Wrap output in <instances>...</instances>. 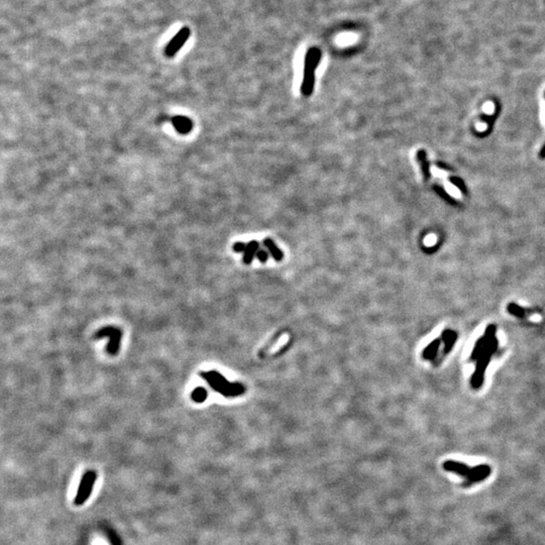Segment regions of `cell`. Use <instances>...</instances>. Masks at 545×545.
I'll return each mask as SVG.
<instances>
[{
    "label": "cell",
    "instance_id": "cell-14",
    "mask_svg": "<svg viewBox=\"0 0 545 545\" xmlns=\"http://www.w3.org/2000/svg\"><path fill=\"white\" fill-rule=\"evenodd\" d=\"M191 398L196 403H202L207 398V392L204 388L198 387V388L193 390V392L191 394Z\"/></svg>",
    "mask_w": 545,
    "mask_h": 545
},
{
    "label": "cell",
    "instance_id": "cell-9",
    "mask_svg": "<svg viewBox=\"0 0 545 545\" xmlns=\"http://www.w3.org/2000/svg\"><path fill=\"white\" fill-rule=\"evenodd\" d=\"M260 251V244L257 240H251L249 243L246 244V249L243 253V257H242V261L245 265H250L253 260L255 259V257L257 256L258 252Z\"/></svg>",
    "mask_w": 545,
    "mask_h": 545
},
{
    "label": "cell",
    "instance_id": "cell-3",
    "mask_svg": "<svg viewBox=\"0 0 545 545\" xmlns=\"http://www.w3.org/2000/svg\"><path fill=\"white\" fill-rule=\"evenodd\" d=\"M200 377L203 378L214 391L225 396V397H236V396L243 394L245 391L244 386L239 383H229L216 370L203 371V373H200Z\"/></svg>",
    "mask_w": 545,
    "mask_h": 545
},
{
    "label": "cell",
    "instance_id": "cell-2",
    "mask_svg": "<svg viewBox=\"0 0 545 545\" xmlns=\"http://www.w3.org/2000/svg\"><path fill=\"white\" fill-rule=\"evenodd\" d=\"M443 468L448 472L454 473L464 479L462 483L463 488H469L475 484L481 483L488 479L491 475L492 469L488 464H480L478 466L470 467L463 462L455 460H447L442 464Z\"/></svg>",
    "mask_w": 545,
    "mask_h": 545
},
{
    "label": "cell",
    "instance_id": "cell-1",
    "mask_svg": "<svg viewBox=\"0 0 545 545\" xmlns=\"http://www.w3.org/2000/svg\"><path fill=\"white\" fill-rule=\"evenodd\" d=\"M499 341L496 336V326L489 325L484 335L477 340L469 360L476 363V369L470 379L474 389L483 386L486 369L491 362V358L498 351Z\"/></svg>",
    "mask_w": 545,
    "mask_h": 545
},
{
    "label": "cell",
    "instance_id": "cell-4",
    "mask_svg": "<svg viewBox=\"0 0 545 545\" xmlns=\"http://www.w3.org/2000/svg\"><path fill=\"white\" fill-rule=\"evenodd\" d=\"M321 59L320 49L316 47L310 48L305 57L303 81L301 85V94L304 97H309L313 93L315 84V72Z\"/></svg>",
    "mask_w": 545,
    "mask_h": 545
},
{
    "label": "cell",
    "instance_id": "cell-7",
    "mask_svg": "<svg viewBox=\"0 0 545 545\" xmlns=\"http://www.w3.org/2000/svg\"><path fill=\"white\" fill-rule=\"evenodd\" d=\"M416 160L420 166V169H421V173H422V176H423V179L424 181L428 182L430 179H431V171H430V163L428 161V158H427V154L424 150H418L417 151V154H416Z\"/></svg>",
    "mask_w": 545,
    "mask_h": 545
},
{
    "label": "cell",
    "instance_id": "cell-13",
    "mask_svg": "<svg viewBox=\"0 0 545 545\" xmlns=\"http://www.w3.org/2000/svg\"><path fill=\"white\" fill-rule=\"evenodd\" d=\"M507 311H508L511 315H513V316H515V317H518V318H525V317H527V316L533 314V311H532V310H530V309H525V308H523V307H521V306L517 305V304L514 303V302H511V303H509V304L507 305Z\"/></svg>",
    "mask_w": 545,
    "mask_h": 545
},
{
    "label": "cell",
    "instance_id": "cell-10",
    "mask_svg": "<svg viewBox=\"0 0 545 545\" xmlns=\"http://www.w3.org/2000/svg\"><path fill=\"white\" fill-rule=\"evenodd\" d=\"M442 341L444 342V349H443V354H449L451 352V350L454 348V345L457 339V334L455 331L454 330H451V329H448V330H444L442 332Z\"/></svg>",
    "mask_w": 545,
    "mask_h": 545
},
{
    "label": "cell",
    "instance_id": "cell-18",
    "mask_svg": "<svg viewBox=\"0 0 545 545\" xmlns=\"http://www.w3.org/2000/svg\"><path fill=\"white\" fill-rule=\"evenodd\" d=\"M257 258H258V260H259L260 262L266 263V262L268 261V259H269V254H268L265 250H260V251L258 252V254H257Z\"/></svg>",
    "mask_w": 545,
    "mask_h": 545
},
{
    "label": "cell",
    "instance_id": "cell-19",
    "mask_svg": "<svg viewBox=\"0 0 545 545\" xmlns=\"http://www.w3.org/2000/svg\"><path fill=\"white\" fill-rule=\"evenodd\" d=\"M436 167H437V168H439V169H441V170H447V171H451V170H453L452 168L448 167V165H445V164H443V163H440V162L436 163Z\"/></svg>",
    "mask_w": 545,
    "mask_h": 545
},
{
    "label": "cell",
    "instance_id": "cell-16",
    "mask_svg": "<svg viewBox=\"0 0 545 545\" xmlns=\"http://www.w3.org/2000/svg\"><path fill=\"white\" fill-rule=\"evenodd\" d=\"M450 182H451L454 186H455L463 195H467L466 186H465L464 182H463L461 179H459V178H457V177H451V178H450Z\"/></svg>",
    "mask_w": 545,
    "mask_h": 545
},
{
    "label": "cell",
    "instance_id": "cell-8",
    "mask_svg": "<svg viewBox=\"0 0 545 545\" xmlns=\"http://www.w3.org/2000/svg\"><path fill=\"white\" fill-rule=\"evenodd\" d=\"M96 478H97V474L95 470H93V474H92V477L87 485V487L84 489V491L79 494V495H76L75 499H74V505L76 506H82L91 496L92 494V491H93V487H94V484L96 482Z\"/></svg>",
    "mask_w": 545,
    "mask_h": 545
},
{
    "label": "cell",
    "instance_id": "cell-5",
    "mask_svg": "<svg viewBox=\"0 0 545 545\" xmlns=\"http://www.w3.org/2000/svg\"><path fill=\"white\" fill-rule=\"evenodd\" d=\"M104 337H108L110 339L108 345L106 346L107 354L110 356H116L119 351L122 331L114 326H105L99 329L94 335V338L96 339H101Z\"/></svg>",
    "mask_w": 545,
    "mask_h": 545
},
{
    "label": "cell",
    "instance_id": "cell-15",
    "mask_svg": "<svg viewBox=\"0 0 545 545\" xmlns=\"http://www.w3.org/2000/svg\"><path fill=\"white\" fill-rule=\"evenodd\" d=\"M433 189H434V191H435L441 198H443V199H444L445 201H447L448 203H450V204H452V205H456V201L454 199V198H452V197L449 195V193H448L447 191H444V189H443L440 185H438V184L434 185V186H433Z\"/></svg>",
    "mask_w": 545,
    "mask_h": 545
},
{
    "label": "cell",
    "instance_id": "cell-12",
    "mask_svg": "<svg viewBox=\"0 0 545 545\" xmlns=\"http://www.w3.org/2000/svg\"><path fill=\"white\" fill-rule=\"evenodd\" d=\"M440 343L441 339H434L431 343H429L422 353V358L427 361H433L437 356Z\"/></svg>",
    "mask_w": 545,
    "mask_h": 545
},
{
    "label": "cell",
    "instance_id": "cell-11",
    "mask_svg": "<svg viewBox=\"0 0 545 545\" xmlns=\"http://www.w3.org/2000/svg\"><path fill=\"white\" fill-rule=\"evenodd\" d=\"M264 244L269 250L270 254L272 255V259L277 262H281L284 259V253L279 249L276 242L272 240L271 237H266L264 239Z\"/></svg>",
    "mask_w": 545,
    "mask_h": 545
},
{
    "label": "cell",
    "instance_id": "cell-6",
    "mask_svg": "<svg viewBox=\"0 0 545 545\" xmlns=\"http://www.w3.org/2000/svg\"><path fill=\"white\" fill-rule=\"evenodd\" d=\"M191 31L188 27L182 28L173 38L165 47V56L172 58L177 55V53L183 47L185 43L189 40Z\"/></svg>",
    "mask_w": 545,
    "mask_h": 545
},
{
    "label": "cell",
    "instance_id": "cell-20",
    "mask_svg": "<svg viewBox=\"0 0 545 545\" xmlns=\"http://www.w3.org/2000/svg\"><path fill=\"white\" fill-rule=\"evenodd\" d=\"M539 158L540 159H545V144L541 148V151L539 153Z\"/></svg>",
    "mask_w": 545,
    "mask_h": 545
},
{
    "label": "cell",
    "instance_id": "cell-17",
    "mask_svg": "<svg viewBox=\"0 0 545 545\" xmlns=\"http://www.w3.org/2000/svg\"><path fill=\"white\" fill-rule=\"evenodd\" d=\"M246 249V244L243 243V242H235L233 245H232V250L235 252V253H244Z\"/></svg>",
    "mask_w": 545,
    "mask_h": 545
}]
</instances>
